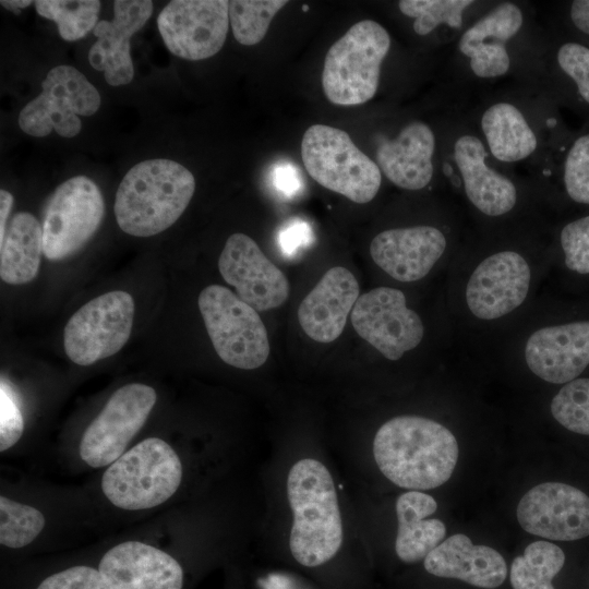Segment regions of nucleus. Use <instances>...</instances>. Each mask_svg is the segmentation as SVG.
Listing matches in <instances>:
<instances>
[{"mask_svg":"<svg viewBox=\"0 0 589 589\" xmlns=\"http://www.w3.org/2000/svg\"><path fill=\"white\" fill-rule=\"evenodd\" d=\"M458 442L444 424L421 416H397L384 422L373 440L380 471L408 491L437 488L452 477Z\"/></svg>","mask_w":589,"mask_h":589,"instance_id":"1","label":"nucleus"},{"mask_svg":"<svg viewBox=\"0 0 589 589\" xmlns=\"http://www.w3.org/2000/svg\"><path fill=\"white\" fill-rule=\"evenodd\" d=\"M292 514L289 551L301 567L316 569L338 554L344 526L337 491L328 468L311 457L294 462L287 476Z\"/></svg>","mask_w":589,"mask_h":589,"instance_id":"2","label":"nucleus"},{"mask_svg":"<svg viewBox=\"0 0 589 589\" xmlns=\"http://www.w3.org/2000/svg\"><path fill=\"white\" fill-rule=\"evenodd\" d=\"M540 266L517 248L492 250L464 267L457 306L477 325L510 320L531 301Z\"/></svg>","mask_w":589,"mask_h":589,"instance_id":"3","label":"nucleus"},{"mask_svg":"<svg viewBox=\"0 0 589 589\" xmlns=\"http://www.w3.org/2000/svg\"><path fill=\"white\" fill-rule=\"evenodd\" d=\"M194 191V176L181 164L170 159L141 161L118 187L116 220L128 235H157L179 219Z\"/></svg>","mask_w":589,"mask_h":589,"instance_id":"4","label":"nucleus"},{"mask_svg":"<svg viewBox=\"0 0 589 589\" xmlns=\"http://www.w3.org/2000/svg\"><path fill=\"white\" fill-rule=\"evenodd\" d=\"M182 479V465L164 440L148 437L115 460L101 478L105 496L128 510L148 509L169 500Z\"/></svg>","mask_w":589,"mask_h":589,"instance_id":"5","label":"nucleus"},{"mask_svg":"<svg viewBox=\"0 0 589 589\" xmlns=\"http://www.w3.org/2000/svg\"><path fill=\"white\" fill-rule=\"evenodd\" d=\"M389 48L390 36L380 23L363 20L352 25L326 53L322 73L326 98L340 106L372 99Z\"/></svg>","mask_w":589,"mask_h":589,"instance_id":"6","label":"nucleus"},{"mask_svg":"<svg viewBox=\"0 0 589 589\" xmlns=\"http://www.w3.org/2000/svg\"><path fill=\"white\" fill-rule=\"evenodd\" d=\"M301 157L311 176L322 187L350 201H372L382 184L381 169L338 128L313 124L301 141Z\"/></svg>","mask_w":589,"mask_h":589,"instance_id":"7","label":"nucleus"},{"mask_svg":"<svg viewBox=\"0 0 589 589\" xmlns=\"http://www.w3.org/2000/svg\"><path fill=\"white\" fill-rule=\"evenodd\" d=\"M197 304L214 349L225 363L253 370L266 362L268 335L256 310L219 285L205 287Z\"/></svg>","mask_w":589,"mask_h":589,"instance_id":"8","label":"nucleus"},{"mask_svg":"<svg viewBox=\"0 0 589 589\" xmlns=\"http://www.w3.org/2000/svg\"><path fill=\"white\" fill-rule=\"evenodd\" d=\"M41 89L19 115L20 128L32 136H46L55 130L63 137H73L82 129L79 116H92L100 106L98 91L71 65L52 68Z\"/></svg>","mask_w":589,"mask_h":589,"instance_id":"9","label":"nucleus"},{"mask_svg":"<svg viewBox=\"0 0 589 589\" xmlns=\"http://www.w3.org/2000/svg\"><path fill=\"white\" fill-rule=\"evenodd\" d=\"M134 318V300L115 290L94 298L68 321L64 351L79 365H89L117 353L129 340Z\"/></svg>","mask_w":589,"mask_h":589,"instance_id":"10","label":"nucleus"},{"mask_svg":"<svg viewBox=\"0 0 589 589\" xmlns=\"http://www.w3.org/2000/svg\"><path fill=\"white\" fill-rule=\"evenodd\" d=\"M105 213L96 183L76 176L61 183L48 201L43 221V253L61 261L82 249L97 231Z\"/></svg>","mask_w":589,"mask_h":589,"instance_id":"11","label":"nucleus"},{"mask_svg":"<svg viewBox=\"0 0 589 589\" xmlns=\"http://www.w3.org/2000/svg\"><path fill=\"white\" fill-rule=\"evenodd\" d=\"M350 320L357 334L389 361L416 349L425 334L421 316L394 287L381 286L361 294Z\"/></svg>","mask_w":589,"mask_h":589,"instance_id":"12","label":"nucleus"},{"mask_svg":"<svg viewBox=\"0 0 589 589\" xmlns=\"http://www.w3.org/2000/svg\"><path fill=\"white\" fill-rule=\"evenodd\" d=\"M157 396L153 387L131 383L117 389L83 433L80 456L93 468L112 464L147 420Z\"/></svg>","mask_w":589,"mask_h":589,"instance_id":"13","label":"nucleus"},{"mask_svg":"<svg viewBox=\"0 0 589 589\" xmlns=\"http://www.w3.org/2000/svg\"><path fill=\"white\" fill-rule=\"evenodd\" d=\"M517 357L546 383L578 378L589 365V320L534 325L518 340Z\"/></svg>","mask_w":589,"mask_h":589,"instance_id":"14","label":"nucleus"},{"mask_svg":"<svg viewBox=\"0 0 589 589\" xmlns=\"http://www.w3.org/2000/svg\"><path fill=\"white\" fill-rule=\"evenodd\" d=\"M229 23V1L226 0L170 1L157 19L168 50L187 60L216 55L225 44Z\"/></svg>","mask_w":589,"mask_h":589,"instance_id":"15","label":"nucleus"},{"mask_svg":"<svg viewBox=\"0 0 589 589\" xmlns=\"http://www.w3.org/2000/svg\"><path fill=\"white\" fill-rule=\"evenodd\" d=\"M517 519L534 536L556 541H574L589 536V496L561 482L531 488L519 501Z\"/></svg>","mask_w":589,"mask_h":589,"instance_id":"16","label":"nucleus"},{"mask_svg":"<svg viewBox=\"0 0 589 589\" xmlns=\"http://www.w3.org/2000/svg\"><path fill=\"white\" fill-rule=\"evenodd\" d=\"M218 268L225 281L235 287L237 296L259 312L278 308L288 298L289 283L285 274L244 233L236 232L227 239Z\"/></svg>","mask_w":589,"mask_h":589,"instance_id":"17","label":"nucleus"},{"mask_svg":"<svg viewBox=\"0 0 589 589\" xmlns=\"http://www.w3.org/2000/svg\"><path fill=\"white\" fill-rule=\"evenodd\" d=\"M448 250L446 233L432 225L392 228L371 241L373 262L389 277L400 283L425 278L444 259Z\"/></svg>","mask_w":589,"mask_h":589,"instance_id":"18","label":"nucleus"},{"mask_svg":"<svg viewBox=\"0 0 589 589\" xmlns=\"http://www.w3.org/2000/svg\"><path fill=\"white\" fill-rule=\"evenodd\" d=\"M152 13L151 0H117L113 2V20L98 21L93 29L97 40L88 51V61L95 70L105 73L109 85L120 86L132 81L134 69L130 39Z\"/></svg>","mask_w":589,"mask_h":589,"instance_id":"19","label":"nucleus"},{"mask_svg":"<svg viewBox=\"0 0 589 589\" xmlns=\"http://www.w3.org/2000/svg\"><path fill=\"white\" fill-rule=\"evenodd\" d=\"M488 152L473 134L460 135L454 144V160L471 206L490 218L510 214L518 202L515 183L486 164Z\"/></svg>","mask_w":589,"mask_h":589,"instance_id":"20","label":"nucleus"},{"mask_svg":"<svg viewBox=\"0 0 589 589\" xmlns=\"http://www.w3.org/2000/svg\"><path fill=\"white\" fill-rule=\"evenodd\" d=\"M98 569L115 589H182L183 585L178 561L140 541H125L107 551Z\"/></svg>","mask_w":589,"mask_h":589,"instance_id":"21","label":"nucleus"},{"mask_svg":"<svg viewBox=\"0 0 589 589\" xmlns=\"http://www.w3.org/2000/svg\"><path fill=\"white\" fill-rule=\"evenodd\" d=\"M360 292L353 274L342 266L329 268L298 308L303 332L318 342H332L342 333Z\"/></svg>","mask_w":589,"mask_h":589,"instance_id":"22","label":"nucleus"},{"mask_svg":"<svg viewBox=\"0 0 589 589\" xmlns=\"http://www.w3.org/2000/svg\"><path fill=\"white\" fill-rule=\"evenodd\" d=\"M524 14L512 2H504L483 15L460 36L459 51L469 60L472 73L480 79L505 75L510 68L506 43L521 28Z\"/></svg>","mask_w":589,"mask_h":589,"instance_id":"23","label":"nucleus"},{"mask_svg":"<svg viewBox=\"0 0 589 589\" xmlns=\"http://www.w3.org/2000/svg\"><path fill=\"white\" fill-rule=\"evenodd\" d=\"M435 136L422 121L405 125L394 139H383L376 148V164L396 187L417 191L425 188L434 173Z\"/></svg>","mask_w":589,"mask_h":589,"instance_id":"24","label":"nucleus"},{"mask_svg":"<svg viewBox=\"0 0 589 589\" xmlns=\"http://www.w3.org/2000/svg\"><path fill=\"white\" fill-rule=\"evenodd\" d=\"M423 565L436 577L456 578L485 589L500 587L507 576L506 562L495 549L476 545L462 533L438 544L424 558Z\"/></svg>","mask_w":589,"mask_h":589,"instance_id":"25","label":"nucleus"},{"mask_svg":"<svg viewBox=\"0 0 589 589\" xmlns=\"http://www.w3.org/2000/svg\"><path fill=\"white\" fill-rule=\"evenodd\" d=\"M436 509V501L422 491H407L398 496L395 551L404 563L424 561L444 541L446 534L444 522L436 518H428Z\"/></svg>","mask_w":589,"mask_h":589,"instance_id":"26","label":"nucleus"},{"mask_svg":"<svg viewBox=\"0 0 589 589\" xmlns=\"http://www.w3.org/2000/svg\"><path fill=\"white\" fill-rule=\"evenodd\" d=\"M43 227L31 213L13 216L0 240V277L10 285L33 280L39 271Z\"/></svg>","mask_w":589,"mask_h":589,"instance_id":"27","label":"nucleus"},{"mask_svg":"<svg viewBox=\"0 0 589 589\" xmlns=\"http://www.w3.org/2000/svg\"><path fill=\"white\" fill-rule=\"evenodd\" d=\"M481 130L492 156L502 163H517L538 147L537 136L524 113L515 105L498 101L481 117Z\"/></svg>","mask_w":589,"mask_h":589,"instance_id":"28","label":"nucleus"},{"mask_svg":"<svg viewBox=\"0 0 589 589\" xmlns=\"http://www.w3.org/2000/svg\"><path fill=\"white\" fill-rule=\"evenodd\" d=\"M565 563V554L560 546L549 541L530 543L521 556H517L510 567L513 589H554L552 579Z\"/></svg>","mask_w":589,"mask_h":589,"instance_id":"29","label":"nucleus"},{"mask_svg":"<svg viewBox=\"0 0 589 589\" xmlns=\"http://www.w3.org/2000/svg\"><path fill=\"white\" fill-rule=\"evenodd\" d=\"M37 13L58 25L64 40H77L86 36L98 23L100 2L97 0H38L35 1Z\"/></svg>","mask_w":589,"mask_h":589,"instance_id":"30","label":"nucleus"},{"mask_svg":"<svg viewBox=\"0 0 589 589\" xmlns=\"http://www.w3.org/2000/svg\"><path fill=\"white\" fill-rule=\"evenodd\" d=\"M286 0H232L229 1V21L238 43L253 46L267 33L276 13Z\"/></svg>","mask_w":589,"mask_h":589,"instance_id":"31","label":"nucleus"},{"mask_svg":"<svg viewBox=\"0 0 589 589\" xmlns=\"http://www.w3.org/2000/svg\"><path fill=\"white\" fill-rule=\"evenodd\" d=\"M470 0H400V12L413 19V29L420 36L432 33L440 25L458 28L464 11L473 4Z\"/></svg>","mask_w":589,"mask_h":589,"instance_id":"32","label":"nucleus"},{"mask_svg":"<svg viewBox=\"0 0 589 589\" xmlns=\"http://www.w3.org/2000/svg\"><path fill=\"white\" fill-rule=\"evenodd\" d=\"M45 526L44 515L36 508L0 497V543L20 549L29 544Z\"/></svg>","mask_w":589,"mask_h":589,"instance_id":"33","label":"nucleus"},{"mask_svg":"<svg viewBox=\"0 0 589 589\" xmlns=\"http://www.w3.org/2000/svg\"><path fill=\"white\" fill-rule=\"evenodd\" d=\"M550 411L565 429L589 435V377L564 384L552 398Z\"/></svg>","mask_w":589,"mask_h":589,"instance_id":"34","label":"nucleus"},{"mask_svg":"<svg viewBox=\"0 0 589 589\" xmlns=\"http://www.w3.org/2000/svg\"><path fill=\"white\" fill-rule=\"evenodd\" d=\"M564 185L573 201L589 205V134L578 137L567 153Z\"/></svg>","mask_w":589,"mask_h":589,"instance_id":"35","label":"nucleus"},{"mask_svg":"<svg viewBox=\"0 0 589 589\" xmlns=\"http://www.w3.org/2000/svg\"><path fill=\"white\" fill-rule=\"evenodd\" d=\"M565 267L589 275V215L566 224L560 232Z\"/></svg>","mask_w":589,"mask_h":589,"instance_id":"36","label":"nucleus"},{"mask_svg":"<svg viewBox=\"0 0 589 589\" xmlns=\"http://www.w3.org/2000/svg\"><path fill=\"white\" fill-rule=\"evenodd\" d=\"M37 589H115L99 569L73 566L44 579Z\"/></svg>","mask_w":589,"mask_h":589,"instance_id":"37","label":"nucleus"},{"mask_svg":"<svg viewBox=\"0 0 589 589\" xmlns=\"http://www.w3.org/2000/svg\"><path fill=\"white\" fill-rule=\"evenodd\" d=\"M560 68L576 83L582 99L589 104V48L566 43L558 49Z\"/></svg>","mask_w":589,"mask_h":589,"instance_id":"38","label":"nucleus"},{"mask_svg":"<svg viewBox=\"0 0 589 589\" xmlns=\"http://www.w3.org/2000/svg\"><path fill=\"white\" fill-rule=\"evenodd\" d=\"M24 421L8 384L1 381L0 389V452L13 446L22 436Z\"/></svg>","mask_w":589,"mask_h":589,"instance_id":"39","label":"nucleus"},{"mask_svg":"<svg viewBox=\"0 0 589 589\" xmlns=\"http://www.w3.org/2000/svg\"><path fill=\"white\" fill-rule=\"evenodd\" d=\"M312 240L311 227L304 221H292L284 227L278 243L284 254L293 256Z\"/></svg>","mask_w":589,"mask_h":589,"instance_id":"40","label":"nucleus"},{"mask_svg":"<svg viewBox=\"0 0 589 589\" xmlns=\"http://www.w3.org/2000/svg\"><path fill=\"white\" fill-rule=\"evenodd\" d=\"M273 184L277 191L288 197L293 196L302 187L298 169L289 163L275 167Z\"/></svg>","mask_w":589,"mask_h":589,"instance_id":"41","label":"nucleus"},{"mask_svg":"<svg viewBox=\"0 0 589 589\" xmlns=\"http://www.w3.org/2000/svg\"><path fill=\"white\" fill-rule=\"evenodd\" d=\"M570 17L574 25L589 34V0H577L572 3Z\"/></svg>","mask_w":589,"mask_h":589,"instance_id":"42","label":"nucleus"},{"mask_svg":"<svg viewBox=\"0 0 589 589\" xmlns=\"http://www.w3.org/2000/svg\"><path fill=\"white\" fill-rule=\"evenodd\" d=\"M13 205V195L4 190H0V240L3 239L7 228V220Z\"/></svg>","mask_w":589,"mask_h":589,"instance_id":"43","label":"nucleus"},{"mask_svg":"<svg viewBox=\"0 0 589 589\" xmlns=\"http://www.w3.org/2000/svg\"><path fill=\"white\" fill-rule=\"evenodd\" d=\"M291 579L283 574H272L264 581V589H302L296 581L291 584Z\"/></svg>","mask_w":589,"mask_h":589,"instance_id":"44","label":"nucleus"},{"mask_svg":"<svg viewBox=\"0 0 589 589\" xmlns=\"http://www.w3.org/2000/svg\"><path fill=\"white\" fill-rule=\"evenodd\" d=\"M5 9L10 10V11H13L15 13H19L20 10L24 9V8H27L32 4V1L29 0H11V1H8V0H2L0 2Z\"/></svg>","mask_w":589,"mask_h":589,"instance_id":"45","label":"nucleus"}]
</instances>
